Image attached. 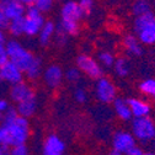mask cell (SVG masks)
Wrapping results in <instances>:
<instances>
[{"label": "cell", "instance_id": "cell-16", "mask_svg": "<svg viewBox=\"0 0 155 155\" xmlns=\"http://www.w3.org/2000/svg\"><path fill=\"white\" fill-rule=\"evenodd\" d=\"M112 105H113L114 113L117 114V117L120 120H122V121H129L132 118L133 114H132V111H130L128 100H124L122 97H116L112 101Z\"/></svg>", "mask_w": 155, "mask_h": 155}, {"label": "cell", "instance_id": "cell-17", "mask_svg": "<svg viewBox=\"0 0 155 155\" xmlns=\"http://www.w3.org/2000/svg\"><path fill=\"white\" fill-rule=\"evenodd\" d=\"M128 104L132 111V114L134 117H144V116H149L150 113V106L138 99H128Z\"/></svg>", "mask_w": 155, "mask_h": 155}, {"label": "cell", "instance_id": "cell-10", "mask_svg": "<svg viewBox=\"0 0 155 155\" xmlns=\"http://www.w3.org/2000/svg\"><path fill=\"white\" fill-rule=\"evenodd\" d=\"M24 75L25 73L11 61H8L5 64L0 65V81L14 85L22 81Z\"/></svg>", "mask_w": 155, "mask_h": 155}, {"label": "cell", "instance_id": "cell-28", "mask_svg": "<svg viewBox=\"0 0 155 155\" xmlns=\"http://www.w3.org/2000/svg\"><path fill=\"white\" fill-rule=\"evenodd\" d=\"M80 78H81V71L78 67L76 68H70L65 73V79L71 84H76L78 81H80Z\"/></svg>", "mask_w": 155, "mask_h": 155}, {"label": "cell", "instance_id": "cell-11", "mask_svg": "<svg viewBox=\"0 0 155 155\" xmlns=\"http://www.w3.org/2000/svg\"><path fill=\"white\" fill-rule=\"evenodd\" d=\"M63 71L62 68L57 64H52L49 67H47L43 71V80L45 84L49 87V89H57L59 87L62 81H63Z\"/></svg>", "mask_w": 155, "mask_h": 155}, {"label": "cell", "instance_id": "cell-15", "mask_svg": "<svg viewBox=\"0 0 155 155\" xmlns=\"http://www.w3.org/2000/svg\"><path fill=\"white\" fill-rule=\"evenodd\" d=\"M16 110L20 116H24V117H32L35 114L36 110H37V97L36 94H32L28 97L24 99L22 101L16 104Z\"/></svg>", "mask_w": 155, "mask_h": 155}, {"label": "cell", "instance_id": "cell-1", "mask_svg": "<svg viewBox=\"0 0 155 155\" xmlns=\"http://www.w3.org/2000/svg\"><path fill=\"white\" fill-rule=\"evenodd\" d=\"M62 21L59 28L63 30L67 35H76L79 32V22L85 16L84 10L76 2H67L61 11Z\"/></svg>", "mask_w": 155, "mask_h": 155}, {"label": "cell", "instance_id": "cell-9", "mask_svg": "<svg viewBox=\"0 0 155 155\" xmlns=\"http://www.w3.org/2000/svg\"><path fill=\"white\" fill-rule=\"evenodd\" d=\"M76 67L80 69V71L87 75L91 79H99L102 76V68L100 62L95 61L92 57L81 54L76 58Z\"/></svg>", "mask_w": 155, "mask_h": 155}, {"label": "cell", "instance_id": "cell-27", "mask_svg": "<svg viewBox=\"0 0 155 155\" xmlns=\"http://www.w3.org/2000/svg\"><path fill=\"white\" fill-rule=\"evenodd\" d=\"M114 57H113V54L112 53H110V52H101V53H99V62H100V64L101 65H104V67H106V68H111V67H113V64H114Z\"/></svg>", "mask_w": 155, "mask_h": 155}, {"label": "cell", "instance_id": "cell-12", "mask_svg": "<svg viewBox=\"0 0 155 155\" xmlns=\"http://www.w3.org/2000/svg\"><path fill=\"white\" fill-rule=\"evenodd\" d=\"M42 151L45 155H62L65 151V144L58 135L51 134L43 143Z\"/></svg>", "mask_w": 155, "mask_h": 155}, {"label": "cell", "instance_id": "cell-30", "mask_svg": "<svg viewBox=\"0 0 155 155\" xmlns=\"http://www.w3.org/2000/svg\"><path fill=\"white\" fill-rule=\"evenodd\" d=\"M35 5L45 14V12H48V11L52 9V6H53V0H36Z\"/></svg>", "mask_w": 155, "mask_h": 155}, {"label": "cell", "instance_id": "cell-23", "mask_svg": "<svg viewBox=\"0 0 155 155\" xmlns=\"http://www.w3.org/2000/svg\"><path fill=\"white\" fill-rule=\"evenodd\" d=\"M41 74H42V61L40 59V58L36 57V59L33 61V63L25 71V75L27 76V79H30V80H36V79L40 78Z\"/></svg>", "mask_w": 155, "mask_h": 155}, {"label": "cell", "instance_id": "cell-6", "mask_svg": "<svg viewBox=\"0 0 155 155\" xmlns=\"http://www.w3.org/2000/svg\"><path fill=\"white\" fill-rule=\"evenodd\" d=\"M45 24L43 12L35 4L27 5L25 12V35L32 37L37 36Z\"/></svg>", "mask_w": 155, "mask_h": 155}, {"label": "cell", "instance_id": "cell-21", "mask_svg": "<svg viewBox=\"0 0 155 155\" xmlns=\"http://www.w3.org/2000/svg\"><path fill=\"white\" fill-rule=\"evenodd\" d=\"M10 149H11V143H10L9 129L6 126L2 124L0 126V155L9 154Z\"/></svg>", "mask_w": 155, "mask_h": 155}, {"label": "cell", "instance_id": "cell-8", "mask_svg": "<svg viewBox=\"0 0 155 155\" xmlns=\"http://www.w3.org/2000/svg\"><path fill=\"white\" fill-rule=\"evenodd\" d=\"M135 145L134 135L128 132H116L112 138V155H122L127 154Z\"/></svg>", "mask_w": 155, "mask_h": 155}, {"label": "cell", "instance_id": "cell-7", "mask_svg": "<svg viewBox=\"0 0 155 155\" xmlns=\"http://www.w3.org/2000/svg\"><path fill=\"white\" fill-rule=\"evenodd\" d=\"M95 96L102 104H112L117 97V89L108 78L100 76L95 84Z\"/></svg>", "mask_w": 155, "mask_h": 155}, {"label": "cell", "instance_id": "cell-2", "mask_svg": "<svg viewBox=\"0 0 155 155\" xmlns=\"http://www.w3.org/2000/svg\"><path fill=\"white\" fill-rule=\"evenodd\" d=\"M133 27L142 45H155V15L151 11L135 16Z\"/></svg>", "mask_w": 155, "mask_h": 155}, {"label": "cell", "instance_id": "cell-14", "mask_svg": "<svg viewBox=\"0 0 155 155\" xmlns=\"http://www.w3.org/2000/svg\"><path fill=\"white\" fill-rule=\"evenodd\" d=\"M32 94H35L33 90L30 87V85H27V84L24 83V81H20V83H17V84L11 85L10 92H9L10 99H11L15 104L22 101L24 99L28 97V96H31Z\"/></svg>", "mask_w": 155, "mask_h": 155}, {"label": "cell", "instance_id": "cell-4", "mask_svg": "<svg viewBox=\"0 0 155 155\" xmlns=\"http://www.w3.org/2000/svg\"><path fill=\"white\" fill-rule=\"evenodd\" d=\"M132 134L135 140L143 144H147L155 139V122L149 118L148 116L144 117H135L132 121Z\"/></svg>", "mask_w": 155, "mask_h": 155}, {"label": "cell", "instance_id": "cell-19", "mask_svg": "<svg viewBox=\"0 0 155 155\" xmlns=\"http://www.w3.org/2000/svg\"><path fill=\"white\" fill-rule=\"evenodd\" d=\"M55 32V25L52 21H45L41 31L38 32V41L42 46H47Z\"/></svg>", "mask_w": 155, "mask_h": 155}, {"label": "cell", "instance_id": "cell-18", "mask_svg": "<svg viewBox=\"0 0 155 155\" xmlns=\"http://www.w3.org/2000/svg\"><path fill=\"white\" fill-rule=\"evenodd\" d=\"M123 46L126 48V51L132 54V55H140L143 53V48H142V42L139 41L138 37H135L133 35H128L124 37L123 40Z\"/></svg>", "mask_w": 155, "mask_h": 155}, {"label": "cell", "instance_id": "cell-29", "mask_svg": "<svg viewBox=\"0 0 155 155\" xmlns=\"http://www.w3.org/2000/svg\"><path fill=\"white\" fill-rule=\"evenodd\" d=\"M74 100L79 104H84L87 101V92L83 87H76L74 90Z\"/></svg>", "mask_w": 155, "mask_h": 155}, {"label": "cell", "instance_id": "cell-35", "mask_svg": "<svg viewBox=\"0 0 155 155\" xmlns=\"http://www.w3.org/2000/svg\"><path fill=\"white\" fill-rule=\"evenodd\" d=\"M9 102L6 101V100H4V99H0V114H2L3 112H5L8 108H9Z\"/></svg>", "mask_w": 155, "mask_h": 155}, {"label": "cell", "instance_id": "cell-13", "mask_svg": "<svg viewBox=\"0 0 155 155\" xmlns=\"http://www.w3.org/2000/svg\"><path fill=\"white\" fill-rule=\"evenodd\" d=\"M0 2H2L3 9L10 20L25 16L26 5L22 2H20V0H0Z\"/></svg>", "mask_w": 155, "mask_h": 155}, {"label": "cell", "instance_id": "cell-37", "mask_svg": "<svg viewBox=\"0 0 155 155\" xmlns=\"http://www.w3.org/2000/svg\"><path fill=\"white\" fill-rule=\"evenodd\" d=\"M20 2H22L25 5H31V4H35L36 0H20Z\"/></svg>", "mask_w": 155, "mask_h": 155}, {"label": "cell", "instance_id": "cell-33", "mask_svg": "<svg viewBox=\"0 0 155 155\" xmlns=\"http://www.w3.org/2000/svg\"><path fill=\"white\" fill-rule=\"evenodd\" d=\"M79 5L81 6V9L84 10L85 15H87L91 9H92V5H94V0H79Z\"/></svg>", "mask_w": 155, "mask_h": 155}, {"label": "cell", "instance_id": "cell-22", "mask_svg": "<svg viewBox=\"0 0 155 155\" xmlns=\"http://www.w3.org/2000/svg\"><path fill=\"white\" fill-rule=\"evenodd\" d=\"M113 70H114L116 74H117L118 76H121V78L127 76L130 73V63H129V61L126 59V58H123V57L118 58V59H116L114 64H113Z\"/></svg>", "mask_w": 155, "mask_h": 155}, {"label": "cell", "instance_id": "cell-20", "mask_svg": "<svg viewBox=\"0 0 155 155\" xmlns=\"http://www.w3.org/2000/svg\"><path fill=\"white\" fill-rule=\"evenodd\" d=\"M9 33L12 37H20L25 35V16L12 18L9 22Z\"/></svg>", "mask_w": 155, "mask_h": 155}, {"label": "cell", "instance_id": "cell-24", "mask_svg": "<svg viewBox=\"0 0 155 155\" xmlns=\"http://www.w3.org/2000/svg\"><path fill=\"white\" fill-rule=\"evenodd\" d=\"M139 90L150 97L155 99V79H145L140 83Z\"/></svg>", "mask_w": 155, "mask_h": 155}, {"label": "cell", "instance_id": "cell-31", "mask_svg": "<svg viewBox=\"0 0 155 155\" xmlns=\"http://www.w3.org/2000/svg\"><path fill=\"white\" fill-rule=\"evenodd\" d=\"M10 153H11L12 155H26V154H28V148H27L26 143H24V144H17V145H15V147H11Z\"/></svg>", "mask_w": 155, "mask_h": 155}, {"label": "cell", "instance_id": "cell-3", "mask_svg": "<svg viewBox=\"0 0 155 155\" xmlns=\"http://www.w3.org/2000/svg\"><path fill=\"white\" fill-rule=\"evenodd\" d=\"M5 47H6V52L9 55V61L16 64L24 73L30 68V65L36 59V57L16 40L6 41Z\"/></svg>", "mask_w": 155, "mask_h": 155}, {"label": "cell", "instance_id": "cell-26", "mask_svg": "<svg viewBox=\"0 0 155 155\" xmlns=\"http://www.w3.org/2000/svg\"><path fill=\"white\" fill-rule=\"evenodd\" d=\"M133 14L135 16H138V15H143V14H147L150 10V5L149 3L147 2V0H135V3L133 4Z\"/></svg>", "mask_w": 155, "mask_h": 155}, {"label": "cell", "instance_id": "cell-25", "mask_svg": "<svg viewBox=\"0 0 155 155\" xmlns=\"http://www.w3.org/2000/svg\"><path fill=\"white\" fill-rule=\"evenodd\" d=\"M17 116H18V112H17L16 107L9 106V108L2 113V122L4 126H9L17 118Z\"/></svg>", "mask_w": 155, "mask_h": 155}, {"label": "cell", "instance_id": "cell-38", "mask_svg": "<svg viewBox=\"0 0 155 155\" xmlns=\"http://www.w3.org/2000/svg\"><path fill=\"white\" fill-rule=\"evenodd\" d=\"M0 5H2V2H0Z\"/></svg>", "mask_w": 155, "mask_h": 155}, {"label": "cell", "instance_id": "cell-34", "mask_svg": "<svg viewBox=\"0 0 155 155\" xmlns=\"http://www.w3.org/2000/svg\"><path fill=\"white\" fill-rule=\"evenodd\" d=\"M143 154H145V151H144L142 148H139L137 144H135V145L127 153V155H143Z\"/></svg>", "mask_w": 155, "mask_h": 155}, {"label": "cell", "instance_id": "cell-5", "mask_svg": "<svg viewBox=\"0 0 155 155\" xmlns=\"http://www.w3.org/2000/svg\"><path fill=\"white\" fill-rule=\"evenodd\" d=\"M10 134V143L11 147L17 144H24L27 142L30 137V122L27 117L24 116H17V118L9 126H6Z\"/></svg>", "mask_w": 155, "mask_h": 155}, {"label": "cell", "instance_id": "cell-36", "mask_svg": "<svg viewBox=\"0 0 155 155\" xmlns=\"http://www.w3.org/2000/svg\"><path fill=\"white\" fill-rule=\"evenodd\" d=\"M6 42V36L3 28H0V43H5Z\"/></svg>", "mask_w": 155, "mask_h": 155}, {"label": "cell", "instance_id": "cell-32", "mask_svg": "<svg viewBox=\"0 0 155 155\" xmlns=\"http://www.w3.org/2000/svg\"><path fill=\"white\" fill-rule=\"evenodd\" d=\"M9 22H10V18L6 16V14H5L4 9H3V5H0V28L8 30Z\"/></svg>", "mask_w": 155, "mask_h": 155}]
</instances>
